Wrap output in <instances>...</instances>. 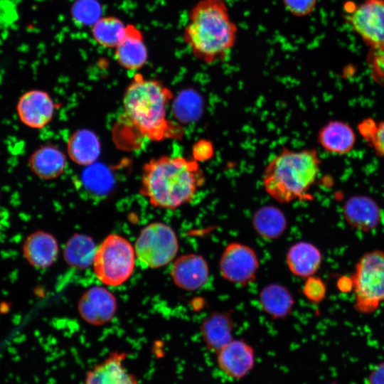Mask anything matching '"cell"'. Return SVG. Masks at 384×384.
I'll return each mask as SVG.
<instances>
[{
	"instance_id": "6da1fadb",
	"label": "cell",
	"mask_w": 384,
	"mask_h": 384,
	"mask_svg": "<svg viewBox=\"0 0 384 384\" xmlns=\"http://www.w3.org/2000/svg\"><path fill=\"white\" fill-rule=\"evenodd\" d=\"M205 182V174L193 158L161 156L144 165L140 193L154 207L175 209L190 202Z\"/></svg>"
},
{
	"instance_id": "7a4b0ae2",
	"label": "cell",
	"mask_w": 384,
	"mask_h": 384,
	"mask_svg": "<svg viewBox=\"0 0 384 384\" xmlns=\"http://www.w3.org/2000/svg\"><path fill=\"white\" fill-rule=\"evenodd\" d=\"M238 32L225 0H199L188 12L183 38L194 57L209 65L228 56Z\"/></svg>"
},
{
	"instance_id": "3957f363",
	"label": "cell",
	"mask_w": 384,
	"mask_h": 384,
	"mask_svg": "<svg viewBox=\"0 0 384 384\" xmlns=\"http://www.w3.org/2000/svg\"><path fill=\"white\" fill-rule=\"evenodd\" d=\"M173 94L161 82L137 74L125 90L126 115L142 135L152 141L180 139L183 129L166 117Z\"/></svg>"
},
{
	"instance_id": "277c9868",
	"label": "cell",
	"mask_w": 384,
	"mask_h": 384,
	"mask_svg": "<svg viewBox=\"0 0 384 384\" xmlns=\"http://www.w3.org/2000/svg\"><path fill=\"white\" fill-rule=\"evenodd\" d=\"M316 149L283 148L267 164L262 175L266 193L279 203L306 199L319 173Z\"/></svg>"
},
{
	"instance_id": "5b68a950",
	"label": "cell",
	"mask_w": 384,
	"mask_h": 384,
	"mask_svg": "<svg viewBox=\"0 0 384 384\" xmlns=\"http://www.w3.org/2000/svg\"><path fill=\"white\" fill-rule=\"evenodd\" d=\"M351 276L354 309L363 314L375 312L384 302V251L373 250L364 253Z\"/></svg>"
},
{
	"instance_id": "8992f818",
	"label": "cell",
	"mask_w": 384,
	"mask_h": 384,
	"mask_svg": "<svg viewBox=\"0 0 384 384\" xmlns=\"http://www.w3.org/2000/svg\"><path fill=\"white\" fill-rule=\"evenodd\" d=\"M136 254L132 244L124 237L111 234L97 247L93 269L97 279L108 286H119L132 274Z\"/></svg>"
},
{
	"instance_id": "52a82bcc",
	"label": "cell",
	"mask_w": 384,
	"mask_h": 384,
	"mask_svg": "<svg viewBox=\"0 0 384 384\" xmlns=\"http://www.w3.org/2000/svg\"><path fill=\"white\" fill-rule=\"evenodd\" d=\"M178 250L174 230L168 225L155 222L144 227L134 245L140 265L145 268H159L171 262Z\"/></svg>"
},
{
	"instance_id": "ba28073f",
	"label": "cell",
	"mask_w": 384,
	"mask_h": 384,
	"mask_svg": "<svg viewBox=\"0 0 384 384\" xmlns=\"http://www.w3.org/2000/svg\"><path fill=\"white\" fill-rule=\"evenodd\" d=\"M347 18L368 46L384 53V0H365L350 9Z\"/></svg>"
},
{
	"instance_id": "9c48e42d",
	"label": "cell",
	"mask_w": 384,
	"mask_h": 384,
	"mask_svg": "<svg viewBox=\"0 0 384 384\" xmlns=\"http://www.w3.org/2000/svg\"><path fill=\"white\" fill-rule=\"evenodd\" d=\"M222 276L237 284H245L255 278L258 268L255 252L245 245L232 242L223 252L219 262Z\"/></svg>"
},
{
	"instance_id": "30bf717a",
	"label": "cell",
	"mask_w": 384,
	"mask_h": 384,
	"mask_svg": "<svg viewBox=\"0 0 384 384\" xmlns=\"http://www.w3.org/2000/svg\"><path fill=\"white\" fill-rule=\"evenodd\" d=\"M55 110L50 95L41 90H30L23 92L16 105L19 121L32 129H41L52 119Z\"/></svg>"
},
{
	"instance_id": "8fae6325",
	"label": "cell",
	"mask_w": 384,
	"mask_h": 384,
	"mask_svg": "<svg viewBox=\"0 0 384 384\" xmlns=\"http://www.w3.org/2000/svg\"><path fill=\"white\" fill-rule=\"evenodd\" d=\"M219 369L232 379L240 380L249 374L255 364L252 346L242 339H233L217 353Z\"/></svg>"
},
{
	"instance_id": "7c38bea8",
	"label": "cell",
	"mask_w": 384,
	"mask_h": 384,
	"mask_svg": "<svg viewBox=\"0 0 384 384\" xmlns=\"http://www.w3.org/2000/svg\"><path fill=\"white\" fill-rule=\"evenodd\" d=\"M78 309L87 323L101 326L112 319L117 310V300L107 289L95 286L84 292L79 300Z\"/></svg>"
},
{
	"instance_id": "4fadbf2b",
	"label": "cell",
	"mask_w": 384,
	"mask_h": 384,
	"mask_svg": "<svg viewBox=\"0 0 384 384\" xmlns=\"http://www.w3.org/2000/svg\"><path fill=\"white\" fill-rule=\"evenodd\" d=\"M126 358L125 352L110 353L87 370L83 384H139L137 376L127 369Z\"/></svg>"
},
{
	"instance_id": "5bb4252c",
	"label": "cell",
	"mask_w": 384,
	"mask_h": 384,
	"mask_svg": "<svg viewBox=\"0 0 384 384\" xmlns=\"http://www.w3.org/2000/svg\"><path fill=\"white\" fill-rule=\"evenodd\" d=\"M342 213L351 228L362 232L375 229L380 220L378 204L366 195H354L348 198L342 206Z\"/></svg>"
},
{
	"instance_id": "9a60e30c",
	"label": "cell",
	"mask_w": 384,
	"mask_h": 384,
	"mask_svg": "<svg viewBox=\"0 0 384 384\" xmlns=\"http://www.w3.org/2000/svg\"><path fill=\"white\" fill-rule=\"evenodd\" d=\"M171 275L178 287L193 291L206 284L209 278V269L201 255L188 254L176 260L171 269Z\"/></svg>"
},
{
	"instance_id": "2e32d148",
	"label": "cell",
	"mask_w": 384,
	"mask_h": 384,
	"mask_svg": "<svg viewBox=\"0 0 384 384\" xmlns=\"http://www.w3.org/2000/svg\"><path fill=\"white\" fill-rule=\"evenodd\" d=\"M114 49L115 59L124 69L139 70L147 61L148 50L144 35L134 25L126 26L124 36Z\"/></svg>"
},
{
	"instance_id": "e0dca14e",
	"label": "cell",
	"mask_w": 384,
	"mask_h": 384,
	"mask_svg": "<svg viewBox=\"0 0 384 384\" xmlns=\"http://www.w3.org/2000/svg\"><path fill=\"white\" fill-rule=\"evenodd\" d=\"M22 252L26 262L36 269L51 266L58 255V244L53 235L38 230L24 240Z\"/></svg>"
},
{
	"instance_id": "ac0fdd59",
	"label": "cell",
	"mask_w": 384,
	"mask_h": 384,
	"mask_svg": "<svg viewBox=\"0 0 384 384\" xmlns=\"http://www.w3.org/2000/svg\"><path fill=\"white\" fill-rule=\"evenodd\" d=\"M317 142L324 151L344 155L354 148L356 137L348 124L341 120H331L319 130Z\"/></svg>"
},
{
	"instance_id": "d6986e66",
	"label": "cell",
	"mask_w": 384,
	"mask_h": 384,
	"mask_svg": "<svg viewBox=\"0 0 384 384\" xmlns=\"http://www.w3.org/2000/svg\"><path fill=\"white\" fill-rule=\"evenodd\" d=\"M28 166L38 178L51 180L60 176L67 165L64 153L53 145H44L35 150L30 156Z\"/></svg>"
},
{
	"instance_id": "ffe728a7",
	"label": "cell",
	"mask_w": 384,
	"mask_h": 384,
	"mask_svg": "<svg viewBox=\"0 0 384 384\" xmlns=\"http://www.w3.org/2000/svg\"><path fill=\"white\" fill-rule=\"evenodd\" d=\"M322 262L319 249L308 242L293 245L287 254V264L294 274L307 278L314 275Z\"/></svg>"
},
{
	"instance_id": "44dd1931",
	"label": "cell",
	"mask_w": 384,
	"mask_h": 384,
	"mask_svg": "<svg viewBox=\"0 0 384 384\" xmlns=\"http://www.w3.org/2000/svg\"><path fill=\"white\" fill-rule=\"evenodd\" d=\"M201 332L208 350L217 353L233 339L232 319L225 313H213L203 319Z\"/></svg>"
},
{
	"instance_id": "7402d4cb",
	"label": "cell",
	"mask_w": 384,
	"mask_h": 384,
	"mask_svg": "<svg viewBox=\"0 0 384 384\" xmlns=\"http://www.w3.org/2000/svg\"><path fill=\"white\" fill-rule=\"evenodd\" d=\"M68 156L81 166L93 164L100 154V142L91 130L80 129L74 132L67 144Z\"/></svg>"
},
{
	"instance_id": "603a6c76",
	"label": "cell",
	"mask_w": 384,
	"mask_h": 384,
	"mask_svg": "<svg viewBox=\"0 0 384 384\" xmlns=\"http://www.w3.org/2000/svg\"><path fill=\"white\" fill-rule=\"evenodd\" d=\"M259 299L264 311L275 319L286 317L294 304L290 292L286 287L277 284L265 286L260 293Z\"/></svg>"
},
{
	"instance_id": "cb8c5ba5",
	"label": "cell",
	"mask_w": 384,
	"mask_h": 384,
	"mask_svg": "<svg viewBox=\"0 0 384 384\" xmlns=\"http://www.w3.org/2000/svg\"><path fill=\"white\" fill-rule=\"evenodd\" d=\"M96 249L91 238L82 234H75L66 242L63 255L69 265L83 269L93 262Z\"/></svg>"
},
{
	"instance_id": "d4e9b609",
	"label": "cell",
	"mask_w": 384,
	"mask_h": 384,
	"mask_svg": "<svg viewBox=\"0 0 384 384\" xmlns=\"http://www.w3.org/2000/svg\"><path fill=\"white\" fill-rule=\"evenodd\" d=\"M252 224L260 235L270 240L279 238L284 232L287 220L279 209L266 206L255 213Z\"/></svg>"
},
{
	"instance_id": "484cf974",
	"label": "cell",
	"mask_w": 384,
	"mask_h": 384,
	"mask_svg": "<svg viewBox=\"0 0 384 384\" xmlns=\"http://www.w3.org/2000/svg\"><path fill=\"white\" fill-rule=\"evenodd\" d=\"M126 26L119 18L108 16L95 22L91 33L95 41L102 47L115 48L122 39Z\"/></svg>"
},
{
	"instance_id": "4316f807",
	"label": "cell",
	"mask_w": 384,
	"mask_h": 384,
	"mask_svg": "<svg viewBox=\"0 0 384 384\" xmlns=\"http://www.w3.org/2000/svg\"><path fill=\"white\" fill-rule=\"evenodd\" d=\"M359 130L375 152L384 156V120L378 123L372 119L364 120L359 125Z\"/></svg>"
},
{
	"instance_id": "83f0119b",
	"label": "cell",
	"mask_w": 384,
	"mask_h": 384,
	"mask_svg": "<svg viewBox=\"0 0 384 384\" xmlns=\"http://www.w3.org/2000/svg\"><path fill=\"white\" fill-rule=\"evenodd\" d=\"M304 296L311 302L319 303L326 294V286L324 282L314 275L306 278L303 287Z\"/></svg>"
},
{
	"instance_id": "f1b7e54d",
	"label": "cell",
	"mask_w": 384,
	"mask_h": 384,
	"mask_svg": "<svg viewBox=\"0 0 384 384\" xmlns=\"http://www.w3.org/2000/svg\"><path fill=\"white\" fill-rule=\"evenodd\" d=\"M318 0H282L285 9L292 16L304 17L311 14Z\"/></svg>"
},
{
	"instance_id": "f546056e",
	"label": "cell",
	"mask_w": 384,
	"mask_h": 384,
	"mask_svg": "<svg viewBox=\"0 0 384 384\" xmlns=\"http://www.w3.org/2000/svg\"><path fill=\"white\" fill-rule=\"evenodd\" d=\"M213 154V144L207 139H199L192 146V158L198 163L210 159Z\"/></svg>"
},
{
	"instance_id": "4dcf8cb0",
	"label": "cell",
	"mask_w": 384,
	"mask_h": 384,
	"mask_svg": "<svg viewBox=\"0 0 384 384\" xmlns=\"http://www.w3.org/2000/svg\"><path fill=\"white\" fill-rule=\"evenodd\" d=\"M338 289L343 293L353 291V284L351 276H341L336 282Z\"/></svg>"
},
{
	"instance_id": "1f68e13d",
	"label": "cell",
	"mask_w": 384,
	"mask_h": 384,
	"mask_svg": "<svg viewBox=\"0 0 384 384\" xmlns=\"http://www.w3.org/2000/svg\"><path fill=\"white\" fill-rule=\"evenodd\" d=\"M0 198H1V191H0Z\"/></svg>"
}]
</instances>
